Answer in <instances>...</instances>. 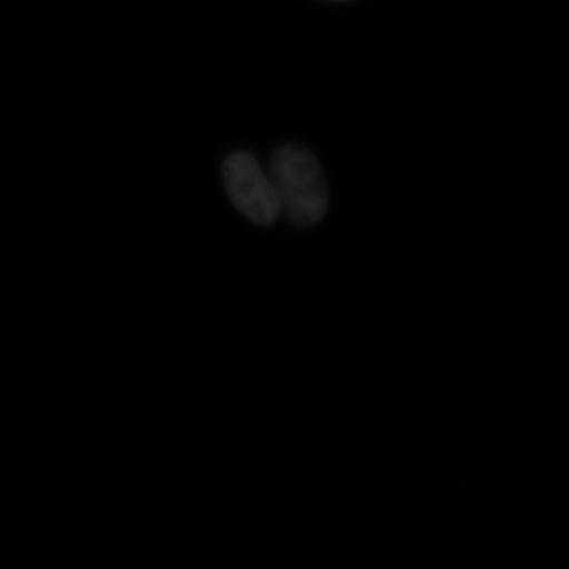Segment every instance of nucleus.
Here are the masks:
<instances>
[{"label":"nucleus","instance_id":"7ed1b4c3","mask_svg":"<svg viewBox=\"0 0 569 569\" xmlns=\"http://www.w3.org/2000/svg\"><path fill=\"white\" fill-rule=\"evenodd\" d=\"M332 2H348V0H332Z\"/></svg>","mask_w":569,"mask_h":569},{"label":"nucleus","instance_id":"f03ea898","mask_svg":"<svg viewBox=\"0 0 569 569\" xmlns=\"http://www.w3.org/2000/svg\"><path fill=\"white\" fill-rule=\"evenodd\" d=\"M223 182L234 208L258 227L274 224L282 216L274 182L252 153L238 151L228 156L223 162Z\"/></svg>","mask_w":569,"mask_h":569},{"label":"nucleus","instance_id":"f257e3e1","mask_svg":"<svg viewBox=\"0 0 569 569\" xmlns=\"http://www.w3.org/2000/svg\"><path fill=\"white\" fill-rule=\"evenodd\" d=\"M269 176L282 204V216L299 228L316 227L329 208L323 168L309 149L283 144L272 153Z\"/></svg>","mask_w":569,"mask_h":569}]
</instances>
